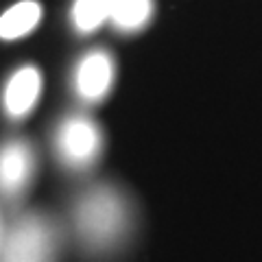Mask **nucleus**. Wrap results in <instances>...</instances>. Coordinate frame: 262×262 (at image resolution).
<instances>
[{"instance_id":"nucleus-2","label":"nucleus","mask_w":262,"mask_h":262,"mask_svg":"<svg viewBox=\"0 0 262 262\" xmlns=\"http://www.w3.org/2000/svg\"><path fill=\"white\" fill-rule=\"evenodd\" d=\"M3 262H57L59 232L53 221L29 212L13 216L3 227Z\"/></svg>"},{"instance_id":"nucleus-8","label":"nucleus","mask_w":262,"mask_h":262,"mask_svg":"<svg viewBox=\"0 0 262 262\" xmlns=\"http://www.w3.org/2000/svg\"><path fill=\"white\" fill-rule=\"evenodd\" d=\"M153 15V0H114L110 22L118 31H140Z\"/></svg>"},{"instance_id":"nucleus-3","label":"nucleus","mask_w":262,"mask_h":262,"mask_svg":"<svg viewBox=\"0 0 262 262\" xmlns=\"http://www.w3.org/2000/svg\"><path fill=\"white\" fill-rule=\"evenodd\" d=\"M101 149L103 134L92 118L75 114L59 122L55 134V151L66 168L85 170L94 166Z\"/></svg>"},{"instance_id":"nucleus-5","label":"nucleus","mask_w":262,"mask_h":262,"mask_svg":"<svg viewBox=\"0 0 262 262\" xmlns=\"http://www.w3.org/2000/svg\"><path fill=\"white\" fill-rule=\"evenodd\" d=\"M35 175V153L24 140H11L0 155V184L7 199H18Z\"/></svg>"},{"instance_id":"nucleus-9","label":"nucleus","mask_w":262,"mask_h":262,"mask_svg":"<svg viewBox=\"0 0 262 262\" xmlns=\"http://www.w3.org/2000/svg\"><path fill=\"white\" fill-rule=\"evenodd\" d=\"M112 9L114 0H75L70 13L72 24L79 33H90L112 18Z\"/></svg>"},{"instance_id":"nucleus-1","label":"nucleus","mask_w":262,"mask_h":262,"mask_svg":"<svg viewBox=\"0 0 262 262\" xmlns=\"http://www.w3.org/2000/svg\"><path fill=\"white\" fill-rule=\"evenodd\" d=\"M72 227L90 253H107L131 232L129 201L112 186H94L77 199Z\"/></svg>"},{"instance_id":"nucleus-7","label":"nucleus","mask_w":262,"mask_h":262,"mask_svg":"<svg viewBox=\"0 0 262 262\" xmlns=\"http://www.w3.org/2000/svg\"><path fill=\"white\" fill-rule=\"evenodd\" d=\"M42 20V5L37 0H20L0 18V37L5 42L27 37Z\"/></svg>"},{"instance_id":"nucleus-6","label":"nucleus","mask_w":262,"mask_h":262,"mask_svg":"<svg viewBox=\"0 0 262 262\" xmlns=\"http://www.w3.org/2000/svg\"><path fill=\"white\" fill-rule=\"evenodd\" d=\"M42 94V75L35 66H22L9 77L3 90L5 114L13 120L29 116Z\"/></svg>"},{"instance_id":"nucleus-4","label":"nucleus","mask_w":262,"mask_h":262,"mask_svg":"<svg viewBox=\"0 0 262 262\" xmlns=\"http://www.w3.org/2000/svg\"><path fill=\"white\" fill-rule=\"evenodd\" d=\"M116 66L107 51H90L81 57L75 70V92L83 103H101L112 92Z\"/></svg>"}]
</instances>
